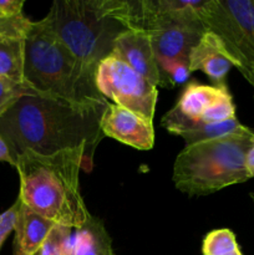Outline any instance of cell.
I'll use <instances>...</instances> for the list:
<instances>
[{
    "label": "cell",
    "instance_id": "cell-1",
    "mask_svg": "<svg viewBox=\"0 0 254 255\" xmlns=\"http://www.w3.org/2000/svg\"><path fill=\"white\" fill-rule=\"evenodd\" d=\"M107 104L76 106L41 95L22 96L0 116V137L9 147L14 166L26 151L51 156L84 148L94 158L105 136L100 121Z\"/></svg>",
    "mask_w": 254,
    "mask_h": 255
},
{
    "label": "cell",
    "instance_id": "cell-2",
    "mask_svg": "<svg viewBox=\"0 0 254 255\" xmlns=\"http://www.w3.org/2000/svg\"><path fill=\"white\" fill-rule=\"evenodd\" d=\"M86 149H67L51 156L26 151L15 159L20 177L19 198L29 208L56 224L80 229L91 214L80 192L79 173L90 171Z\"/></svg>",
    "mask_w": 254,
    "mask_h": 255
},
{
    "label": "cell",
    "instance_id": "cell-3",
    "mask_svg": "<svg viewBox=\"0 0 254 255\" xmlns=\"http://www.w3.org/2000/svg\"><path fill=\"white\" fill-rule=\"evenodd\" d=\"M141 16V1L56 0L44 20L75 57L97 70L122 32L139 30Z\"/></svg>",
    "mask_w": 254,
    "mask_h": 255
},
{
    "label": "cell",
    "instance_id": "cell-4",
    "mask_svg": "<svg viewBox=\"0 0 254 255\" xmlns=\"http://www.w3.org/2000/svg\"><path fill=\"white\" fill-rule=\"evenodd\" d=\"M24 84L41 96L76 106L107 104L96 86V69L75 57L45 20L31 22L25 37Z\"/></svg>",
    "mask_w": 254,
    "mask_h": 255
},
{
    "label": "cell",
    "instance_id": "cell-5",
    "mask_svg": "<svg viewBox=\"0 0 254 255\" xmlns=\"http://www.w3.org/2000/svg\"><path fill=\"white\" fill-rule=\"evenodd\" d=\"M254 142V131H244L186 146L177 156L173 181L177 189L193 196H207L251 179L247 153Z\"/></svg>",
    "mask_w": 254,
    "mask_h": 255
},
{
    "label": "cell",
    "instance_id": "cell-6",
    "mask_svg": "<svg viewBox=\"0 0 254 255\" xmlns=\"http://www.w3.org/2000/svg\"><path fill=\"white\" fill-rule=\"evenodd\" d=\"M199 16L254 90V0H206Z\"/></svg>",
    "mask_w": 254,
    "mask_h": 255
},
{
    "label": "cell",
    "instance_id": "cell-7",
    "mask_svg": "<svg viewBox=\"0 0 254 255\" xmlns=\"http://www.w3.org/2000/svg\"><path fill=\"white\" fill-rule=\"evenodd\" d=\"M96 86L106 100L152 121L158 90L112 52L96 70Z\"/></svg>",
    "mask_w": 254,
    "mask_h": 255
},
{
    "label": "cell",
    "instance_id": "cell-8",
    "mask_svg": "<svg viewBox=\"0 0 254 255\" xmlns=\"http://www.w3.org/2000/svg\"><path fill=\"white\" fill-rule=\"evenodd\" d=\"M105 136L131 146L139 151H148L154 143L152 121L115 104H107L100 121Z\"/></svg>",
    "mask_w": 254,
    "mask_h": 255
},
{
    "label": "cell",
    "instance_id": "cell-9",
    "mask_svg": "<svg viewBox=\"0 0 254 255\" xmlns=\"http://www.w3.org/2000/svg\"><path fill=\"white\" fill-rule=\"evenodd\" d=\"M114 52L153 86H159L161 75L158 62L146 31L127 30L122 32L115 41Z\"/></svg>",
    "mask_w": 254,
    "mask_h": 255
},
{
    "label": "cell",
    "instance_id": "cell-10",
    "mask_svg": "<svg viewBox=\"0 0 254 255\" xmlns=\"http://www.w3.org/2000/svg\"><path fill=\"white\" fill-rule=\"evenodd\" d=\"M233 67L223 44L213 32H204L198 44L189 54V70L203 71L213 82V86L224 87L226 77Z\"/></svg>",
    "mask_w": 254,
    "mask_h": 255
},
{
    "label": "cell",
    "instance_id": "cell-11",
    "mask_svg": "<svg viewBox=\"0 0 254 255\" xmlns=\"http://www.w3.org/2000/svg\"><path fill=\"white\" fill-rule=\"evenodd\" d=\"M55 224V222L32 211L20 199L14 228V255H35L39 253Z\"/></svg>",
    "mask_w": 254,
    "mask_h": 255
},
{
    "label": "cell",
    "instance_id": "cell-12",
    "mask_svg": "<svg viewBox=\"0 0 254 255\" xmlns=\"http://www.w3.org/2000/svg\"><path fill=\"white\" fill-rule=\"evenodd\" d=\"M227 92H228L227 86H207L192 81L184 87L174 107L187 119L192 121H201L204 112Z\"/></svg>",
    "mask_w": 254,
    "mask_h": 255
},
{
    "label": "cell",
    "instance_id": "cell-13",
    "mask_svg": "<svg viewBox=\"0 0 254 255\" xmlns=\"http://www.w3.org/2000/svg\"><path fill=\"white\" fill-rule=\"evenodd\" d=\"M71 255H115L112 239L101 219L91 216L84 227L76 229Z\"/></svg>",
    "mask_w": 254,
    "mask_h": 255
},
{
    "label": "cell",
    "instance_id": "cell-14",
    "mask_svg": "<svg viewBox=\"0 0 254 255\" xmlns=\"http://www.w3.org/2000/svg\"><path fill=\"white\" fill-rule=\"evenodd\" d=\"M25 37L0 34V77L24 84Z\"/></svg>",
    "mask_w": 254,
    "mask_h": 255
},
{
    "label": "cell",
    "instance_id": "cell-15",
    "mask_svg": "<svg viewBox=\"0 0 254 255\" xmlns=\"http://www.w3.org/2000/svg\"><path fill=\"white\" fill-rule=\"evenodd\" d=\"M161 75L159 86L172 89L176 85L184 84L189 79V59H162L157 60Z\"/></svg>",
    "mask_w": 254,
    "mask_h": 255
},
{
    "label": "cell",
    "instance_id": "cell-16",
    "mask_svg": "<svg viewBox=\"0 0 254 255\" xmlns=\"http://www.w3.org/2000/svg\"><path fill=\"white\" fill-rule=\"evenodd\" d=\"M72 228L62 224H55L45 239L40 255H71L72 251Z\"/></svg>",
    "mask_w": 254,
    "mask_h": 255
},
{
    "label": "cell",
    "instance_id": "cell-17",
    "mask_svg": "<svg viewBox=\"0 0 254 255\" xmlns=\"http://www.w3.org/2000/svg\"><path fill=\"white\" fill-rule=\"evenodd\" d=\"M238 249L236 236L229 229H217L208 233L202 247L203 255H228Z\"/></svg>",
    "mask_w": 254,
    "mask_h": 255
},
{
    "label": "cell",
    "instance_id": "cell-18",
    "mask_svg": "<svg viewBox=\"0 0 254 255\" xmlns=\"http://www.w3.org/2000/svg\"><path fill=\"white\" fill-rule=\"evenodd\" d=\"M27 95L39 94L26 84H16L4 77H0V116L20 97L27 96Z\"/></svg>",
    "mask_w": 254,
    "mask_h": 255
},
{
    "label": "cell",
    "instance_id": "cell-19",
    "mask_svg": "<svg viewBox=\"0 0 254 255\" xmlns=\"http://www.w3.org/2000/svg\"><path fill=\"white\" fill-rule=\"evenodd\" d=\"M20 199L17 197L16 202L10 207L7 211L0 214V248L4 244L5 239L9 237V234L14 231L15 222H16L17 211H19Z\"/></svg>",
    "mask_w": 254,
    "mask_h": 255
},
{
    "label": "cell",
    "instance_id": "cell-20",
    "mask_svg": "<svg viewBox=\"0 0 254 255\" xmlns=\"http://www.w3.org/2000/svg\"><path fill=\"white\" fill-rule=\"evenodd\" d=\"M24 0H0V14L2 16H17L22 14Z\"/></svg>",
    "mask_w": 254,
    "mask_h": 255
},
{
    "label": "cell",
    "instance_id": "cell-21",
    "mask_svg": "<svg viewBox=\"0 0 254 255\" xmlns=\"http://www.w3.org/2000/svg\"><path fill=\"white\" fill-rule=\"evenodd\" d=\"M0 161L7 162L9 164L14 166V159H12L11 153L9 151V147L6 146V143H5L1 137H0Z\"/></svg>",
    "mask_w": 254,
    "mask_h": 255
},
{
    "label": "cell",
    "instance_id": "cell-22",
    "mask_svg": "<svg viewBox=\"0 0 254 255\" xmlns=\"http://www.w3.org/2000/svg\"><path fill=\"white\" fill-rule=\"evenodd\" d=\"M247 169H248L249 174H251L252 178H254V142L252 144V147L249 148L248 153H247Z\"/></svg>",
    "mask_w": 254,
    "mask_h": 255
},
{
    "label": "cell",
    "instance_id": "cell-23",
    "mask_svg": "<svg viewBox=\"0 0 254 255\" xmlns=\"http://www.w3.org/2000/svg\"><path fill=\"white\" fill-rule=\"evenodd\" d=\"M228 255H243V254H242L241 251H239V249H238V251L233 252V253H231V254H228Z\"/></svg>",
    "mask_w": 254,
    "mask_h": 255
},
{
    "label": "cell",
    "instance_id": "cell-24",
    "mask_svg": "<svg viewBox=\"0 0 254 255\" xmlns=\"http://www.w3.org/2000/svg\"><path fill=\"white\" fill-rule=\"evenodd\" d=\"M251 197H252V199H253V203H254V193H252Z\"/></svg>",
    "mask_w": 254,
    "mask_h": 255
},
{
    "label": "cell",
    "instance_id": "cell-25",
    "mask_svg": "<svg viewBox=\"0 0 254 255\" xmlns=\"http://www.w3.org/2000/svg\"><path fill=\"white\" fill-rule=\"evenodd\" d=\"M1 16H2V15H1V14H0V17H1Z\"/></svg>",
    "mask_w": 254,
    "mask_h": 255
}]
</instances>
